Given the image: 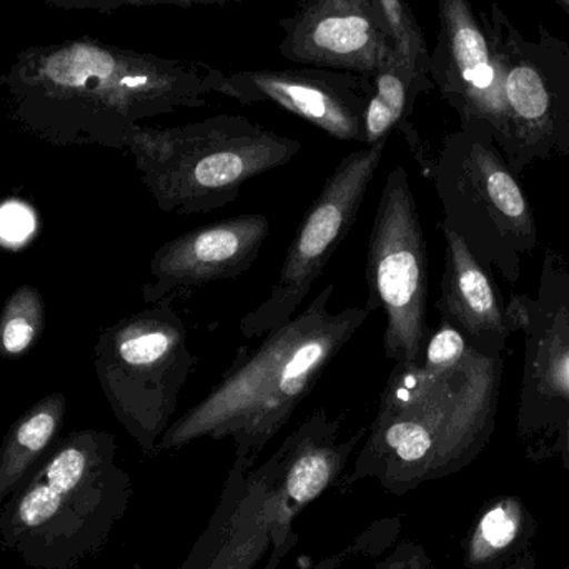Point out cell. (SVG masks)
<instances>
[{
  "mask_svg": "<svg viewBox=\"0 0 569 569\" xmlns=\"http://www.w3.org/2000/svg\"><path fill=\"white\" fill-rule=\"evenodd\" d=\"M222 73L77 37L20 50L0 86L12 119L40 140L126 149L143 120L207 106Z\"/></svg>",
  "mask_w": 569,
  "mask_h": 569,
  "instance_id": "cell-1",
  "label": "cell"
},
{
  "mask_svg": "<svg viewBox=\"0 0 569 569\" xmlns=\"http://www.w3.org/2000/svg\"><path fill=\"white\" fill-rule=\"evenodd\" d=\"M503 368L501 350L475 343L445 370L395 363L350 481L407 493L463 470L493 437Z\"/></svg>",
  "mask_w": 569,
  "mask_h": 569,
  "instance_id": "cell-2",
  "label": "cell"
},
{
  "mask_svg": "<svg viewBox=\"0 0 569 569\" xmlns=\"http://www.w3.org/2000/svg\"><path fill=\"white\" fill-rule=\"evenodd\" d=\"M335 284L263 337L256 350H240L203 400L177 418L157 451L177 450L200 438L236 445V461L252 468L279 435L321 373L370 317L367 308L330 310Z\"/></svg>",
  "mask_w": 569,
  "mask_h": 569,
  "instance_id": "cell-3",
  "label": "cell"
},
{
  "mask_svg": "<svg viewBox=\"0 0 569 569\" xmlns=\"http://www.w3.org/2000/svg\"><path fill=\"white\" fill-rule=\"evenodd\" d=\"M132 498L109 431L57 441L0 508V543L33 569H76L109 543Z\"/></svg>",
  "mask_w": 569,
  "mask_h": 569,
  "instance_id": "cell-4",
  "label": "cell"
},
{
  "mask_svg": "<svg viewBox=\"0 0 569 569\" xmlns=\"http://www.w3.org/2000/svg\"><path fill=\"white\" fill-rule=\"evenodd\" d=\"M126 149L162 212L199 216L239 199L249 180L290 163L301 143L242 116L183 126H137Z\"/></svg>",
  "mask_w": 569,
  "mask_h": 569,
  "instance_id": "cell-5",
  "label": "cell"
},
{
  "mask_svg": "<svg viewBox=\"0 0 569 569\" xmlns=\"http://www.w3.org/2000/svg\"><path fill=\"white\" fill-rule=\"evenodd\" d=\"M428 179L443 207L445 226L483 267L517 284L523 260L538 247L537 219L490 130L478 122L461 123L445 137Z\"/></svg>",
  "mask_w": 569,
  "mask_h": 569,
  "instance_id": "cell-6",
  "label": "cell"
},
{
  "mask_svg": "<svg viewBox=\"0 0 569 569\" xmlns=\"http://www.w3.org/2000/svg\"><path fill=\"white\" fill-rule=\"evenodd\" d=\"M196 363L173 303L150 305L100 333L93 350L100 388L143 453H156Z\"/></svg>",
  "mask_w": 569,
  "mask_h": 569,
  "instance_id": "cell-7",
  "label": "cell"
},
{
  "mask_svg": "<svg viewBox=\"0 0 569 569\" xmlns=\"http://www.w3.org/2000/svg\"><path fill=\"white\" fill-rule=\"evenodd\" d=\"M480 20L500 77L508 166L520 176L535 162L568 156L569 43L545 23L528 39L498 3Z\"/></svg>",
  "mask_w": 569,
  "mask_h": 569,
  "instance_id": "cell-8",
  "label": "cell"
},
{
  "mask_svg": "<svg viewBox=\"0 0 569 569\" xmlns=\"http://www.w3.org/2000/svg\"><path fill=\"white\" fill-rule=\"evenodd\" d=\"M368 313L387 315L385 355L393 363H420L427 323L428 253L407 170L388 173L367 253Z\"/></svg>",
  "mask_w": 569,
  "mask_h": 569,
  "instance_id": "cell-9",
  "label": "cell"
},
{
  "mask_svg": "<svg viewBox=\"0 0 569 569\" xmlns=\"http://www.w3.org/2000/svg\"><path fill=\"white\" fill-rule=\"evenodd\" d=\"M547 270L538 300L507 305L513 330L525 333L518 435L535 460L558 457L569 468V284Z\"/></svg>",
  "mask_w": 569,
  "mask_h": 569,
  "instance_id": "cell-10",
  "label": "cell"
},
{
  "mask_svg": "<svg viewBox=\"0 0 569 569\" xmlns=\"http://www.w3.org/2000/svg\"><path fill=\"white\" fill-rule=\"evenodd\" d=\"M388 140L348 153L298 226L269 297L240 320L243 337L263 338L290 320L357 222Z\"/></svg>",
  "mask_w": 569,
  "mask_h": 569,
  "instance_id": "cell-11",
  "label": "cell"
},
{
  "mask_svg": "<svg viewBox=\"0 0 569 569\" xmlns=\"http://www.w3.org/2000/svg\"><path fill=\"white\" fill-rule=\"evenodd\" d=\"M280 27V56L298 66L373 80L393 53L375 0H303Z\"/></svg>",
  "mask_w": 569,
  "mask_h": 569,
  "instance_id": "cell-12",
  "label": "cell"
},
{
  "mask_svg": "<svg viewBox=\"0 0 569 569\" xmlns=\"http://www.w3.org/2000/svg\"><path fill=\"white\" fill-rule=\"evenodd\" d=\"M373 80L337 70H242L226 73L216 93L246 106L269 103L338 140L363 143V119Z\"/></svg>",
  "mask_w": 569,
  "mask_h": 569,
  "instance_id": "cell-13",
  "label": "cell"
},
{
  "mask_svg": "<svg viewBox=\"0 0 569 569\" xmlns=\"http://www.w3.org/2000/svg\"><path fill=\"white\" fill-rule=\"evenodd\" d=\"M437 46L430 52V77L461 123L487 127L503 149L507 140L503 97L490 37L470 0H438Z\"/></svg>",
  "mask_w": 569,
  "mask_h": 569,
  "instance_id": "cell-14",
  "label": "cell"
},
{
  "mask_svg": "<svg viewBox=\"0 0 569 569\" xmlns=\"http://www.w3.org/2000/svg\"><path fill=\"white\" fill-rule=\"evenodd\" d=\"M269 233L266 216L243 213L169 240L150 260V280L143 284V301L173 303L207 284L243 276L259 259Z\"/></svg>",
  "mask_w": 569,
  "mask_h": 569,
  "instance_id": "cell-15",
  "label": "cell"
},
{
  "mask_svg": "<svg viewBox=\"0 0 569 569\" xmlns=\"http://www.w3.org/2000/svg\"><path fill=\"white\" fill-rule=\"evenodd\" d=\"M340 418L318 408L287 440L263 467L256 470L266 483L272 511L273 563L290 550L291 521L311 501L317 500L347 467L365 430L340 441Z\"/></svg>",
  "mask_w": 569,
  "mask_h": 569,
  "instance_id": "cell-16",
  "label": "cell"
},
{
  "mask_svg": "<svg viewBox=\"0 0 569 569\" xmlns=\"http://www.w3.org/2000/svg\"><path fill=\"white\" fill-rule=\"evenodd\" d=\"M236 461L222 505L182 569H250L272 541V511L262 478Z\"/></svg>",
  "mask_w": 569,
  "mask_h": 569,
  "instance_id": "cell-17",
  "label": "cell"
},
{
  "mask_svg": "<svg viewBox=\"0 0 569 569\" xmlns=\"http://www.w3.org/2000/svg\"><path fill=\"white\" fill-rule=\"evenodd\" d=\"M447 252L438 310L471 343L505 350L513 325L495 287L490 270L473 256L465 240L441 222Z\"/></svg>",
  "mask_w": 569,
  "mask_h": 569,
  "instance_id": "cell-18",
  "label": "cell"
},
{
  "mask_svg": "<svg viewBox=\"0 0 569 569\" xmlns=\"http://www.w3.org/2000/svg\"><path fill=\"white\" fill-rule=\"evenodd\" d=\"M537 521L521 498H495L478 515L467 543L465 565L468 569H503L511 565L537 568L533 543Z\"/></svg>",
  "mask_w": 569,
  "mask_h": 569,
  "instance_id": "cell-19",
  "label": "cell"
},
{
  "mask_svg": "<svg viewBox=\"0 0 569 569\" xmlns=\"http://www.w3.org/2000/svg\"><path fill=\"white\" fill-rule=\"evenodd\" d=\"M66 410V395L52 393L13 421L0 445V505L22 487L33 468L59 441Z\"/></svg>",
  "mask_w": 569,
  "mask_h": 569,
  "instance_id": "cell-20",
  "label": "cell"
},
{
  "mask_svg": "<svg viewBox=\"0 0 569 569\" xmlns=\"http://www.w3.org/2000/svg\"><path fill=\"white\" fill-rule=\"evenodd\" d=\"M46 325L42 293L32 284L17 288L0 310V357L20 358L37 343Z\"/></svg>",
  "mask_w": 569,
  "mask_h": 569,
  "instance_id": "cell-21",
  "label": "cell"
},
{
  "mask_svg": "<svg viewBox=\"0 0 569 569\" xmlns=\"http://www.w3.org/2000/svg\"><path fill=\"white\" fill-rule=\"evenodd\" d=\"M53 9L60 10H92L99 13H112L122 7L149 6H226V3H243L249 0H42Z\"/></svg>",
  "mask_w": 569,
  "mask_h": 569,
  "instance_id": "cell-22",
  "label": "cell"
},
{
  "mask_svg": "<svg viewBox=\"0 0 569 569\" xmlns=\"http://www.w3.org/2000/svg\"><path fill=\"white\" fill-rule=\"evenodd\" d=\"M375 569H431V560L420 545L405 541Z\"/></svg>",
  "mask_w": 569,
  "mask_h": 569,
  "instance_id": "cell-23",
  "label": "cell"
},
{
  "mask_svg": "<svg viewBox=\"0 0 569 569\" xmlns=\"http://www.w3.org/2000/svg\"><path fill=\"white\" fill-rule=\"evenodd\" d=\"M555 2H557L558 6H560L569 16V0H555Z\"/></svg>",
  "mask_w": 569,
  "mask_h": 569,
  "instance_id": "cell-24",
  "label": "cell"
},
{
  "mask_svg": "<svg viewBox=\"0 0 569 569\" xmlns=\"http://www.w3.org/2000/svg\"><path fill=\"white\" fill-rule=\"evenodd\" d=\"M503 569H535V568L527 567V565H511V567H507Z\"/></svg>",
  "mask_w": 569,
  "mask_h": 569,
  "instance_id": "cell-25",
  "label": "cell"
}]
</instances>
